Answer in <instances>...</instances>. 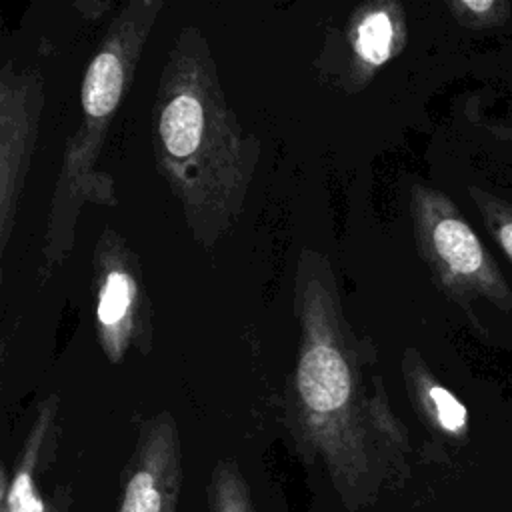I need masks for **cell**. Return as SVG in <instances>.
<instances>
[{"label": "cell", "instance_id": "cell-1", "mask_svg": "<svg viewBox=\"0 0 512 512\" xmlns=\"http://www.w3.org/2000/svg\"><path fill=\"white\" fill-rule=\"evenodd\" d=\"M298 348L286 380V422L298 450L316 456L342 492L404 466L410 450L378 372L376 346L348 322L326 254L302 250L294 276Z\"/></svg>", "mask_w": 512, "mask_h": 512}, {"label": "cell", "instance_id": "cell-2", "mask_svg": "<svg viewBox=\"0 0 512 512\" xmlns=\"http://www.w3.org/2000/svg\"><path fill=\"white\" fill-rule=\"evenodd\" d=\"M152 152L192 240L212 250L244 210L260 142L232 110L210 44L196 26L178 32L158 76Z\"/></svg>", "mask_w": 512, "mask_h": 512}, {"label": "cell", "instance_id": "cell-3", "mask_svg": "<svg viewBox=\"0 0 512 512\" xmlns=\"http://www.w3.org/2000/svg\"><path fill=\"white\" fill-rule=\"evenodd\" d=\"M162 0H130L116 12L94 52L80 88V124L68 136L42 236L40 276L46 280L74 248L88 204H118L114 178L100 168L110 126L126 98Z\"/></svg>", "mask_w": 512, "mask_h": 512}, {"label": "cell", "instance_id": "cell-4", "mask_svg": "<svg viewBox=\"0 0 512 512\" xmlns=\"http://www.w3.org/2000/svg\"><path fill=\"white\" fill-rule=\"evenodd\" d=\"M94 328L110 364H120L130 350H152V304L138 254L114 228H104L92 252Z\"/></svg>", "mask_w": 512, "mask_h": 512}, {"label": "cell", "instance_id": "cell-5", "mask_svg": "<svg viewBox=\"0 0 512 512\" xmlns=\"http://www.w3.org/2000/svg\"><path fill=\"white\" fill-rule=\"evenodd\" d=\"M410 214L418 250L450 296L464 298L472 290L492 286L494 276L484 248L448 198L438 190L414 186Z\"/></svg>", "mask_w": 512, "mask_h": 512}, {"label": "cell", "instance_id": "cell-6", "mask_svg": "<svg viewBox=\"0 0 512 512\" xmlns=\"http://www.w3.org/2000/svg\"><path fill=\"white\" fill-rule=\"evenodd\" d=\"M44 80L34 68L6 62L0 72V252L6 250L20 208L44 110Z\"/></svg>", "mask_w": 512, "mask_h": 512}, {"label": "cell", "instance_id": "cell-7", "mask_svg": "<svg viewBox=\"0 0 512 512\" xmlns=\"http://www.w3.org/2000/svg\"><path fill=\"white\" fill-rule=\"evenodd\" d=\"M182 484V450L176 420L160 412L138 430L126 464L118 512H176Z\"/></svg>", "mask_w": 512, "mask_h": 512}, {"label": "cell", "instance_id": "cell-8", "mask_svg": "<svg viewBox=\"0 0 512 512\" xmlns=\"http://www.w3.org/2000/svg\"><path fill=\"white\" fill-rule=\"evenodd\" d=\"M404 40L406 18L398 2L362 4L346 28L352 64L362 78H370L376 68L394 58L404 48Z\"/></svg>", "mask_w": 512, "mask_h": 512}, {"label": "cell", "instance_id": "cell-9", "mask_svg": "<svg viewBox=\"0 0 512 512\" xmlns=\"http://www.w3.org/2000/svg\"><path fill=\"white\" fill-rule=\"evenodd\" d=\"M408 394L426 426L446 442L464 446L470 442L468 408L426 370L418 354L408 350L402 360Z\"/></svg>", "mask_w": 512, "mask_h": 512}, {"label": "cell", "instance_id": "cell-10", "mask_svg": "<svg viewBox=\"0 0 512 512\" xmlns=\"http://www.w3.org/2000/svg\"><path fill=\"white\" fill-rule=\"evenodd\" d=\"M56 414H58V396L52 394L40 404L36 412V418L22 446L12 482L10 484H6V480L2 482L0 512H46L44 498L36 484V468L40 462V454L48 446V440L54 432Z\"/></svg>", "mask_w": 512, "mask_h": 512}, {"label": "cell", "instance_id": "cell-11", "mask_svg": "<svg viewBox=\"0 0 512 512\" xmlns=\"http://www.w3.org/2000/svg\"><path fill=\"white\" fill-rule=\"evenodd\" d=\"M208 500L210 512H252L246 480L234 462L220 460L214 466Z\"/></svg>", "mask_w": 512, "mask_h": 512}, {"label": "cell", "instance_id": "cell-12", "mask_svg": "<svg viewBox=\"0 0 512 512\" xmlns=\"http://www.w3.org/2000/svg\"><path fill=\"white\" fill-rule=\"evenodd\" d=\"M74 8L84 12V16H88V18H100V16H104L112 8V4L110 2L88 0V2H74Z\"/></svg>", "mask_w": 512, "mask_h": 512}, {"label": "cell", "instance_id": "cell-13", "mask_svg": "<svg viewBox=\"0 0 512 512\" xmlns=\"http://www.w3.org/2000/svg\"><path fill=\"white\" fill-rule=\"evenodd\" d=\"M494 234L500 242V246L506 250V254L512 258V222H502L494 228Z\"/></svg>", "mask_w": 512, "mask_h": 512}]
</instances>
